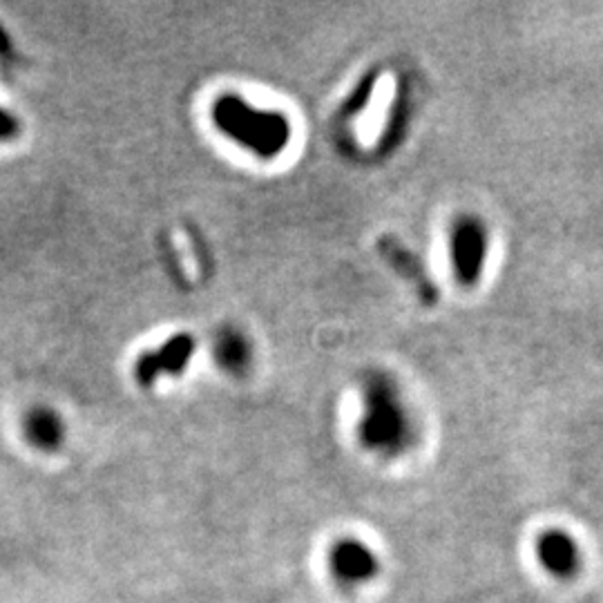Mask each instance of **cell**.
Segmentation results:
<instances>
[{
	"mask_svg": "<svg viewBox=\"0 0 603 603\" xmlns=\"http://www.w3.org/2000/svg\"><path fill=\"white\" fill-rule=\"evenodd\" d=\"M536 559L557 579H570L581 566L579 545L568 532L548 530L536 539Z\"/></svg>",
	"mask_w": 603,
	"mask_h": 603,
	"instance_id": "obj_6",
	"label": "cell"
},
{
	"mask_svg": "<svg viewBox=\"0 0 603 603\" xmlns=\"http://www.w3.org/2000/svg\"><path fill=\"white\" fill-rule=\"evenodd\" d=\"M195 338L188 333H177L166 340L161 347L141 353V358L134 365V378L139 385L150 387L161 376H179L190 365L195 356Z\"/></svg>",
	"mask_w": 603,
	"mask_h": 603,
	"instance_id": "obj_4",
	"label": "cell"
},
{
	"mask_svg": "<svg viewBox=\"0 0 603 603\" xmlns=\"http://www.w3.org/2000/svg\"><path fill=\"white\" fill-rule=\"evenodd\" d=\"M14 56H16V50H14L12 38H9V34L3 30V25H0V59L12 61Z\"/></svg>",
	"mask_w": 603,
	"mask_h": 603,
	"instance_id": "obj_10",
	"label": "cell"
},
{
	"mask_svg": "<svg viewBox=\"0 0 603 603\" xmlns=\"http://www.w3.org/2000/svg\"><path fill=\"white\" fill-rule=\"evenodd\" d=\"M21 132V121L0 105V139H14Z\"/></svg>",
	"mask_w": 603,
	"mask_h": 603,
	"instance_id": "obj_9",
	"label": "cell"
},
{
	"mask_svg": "<svg viewBox=\"0 0 603 603\" xmlns=\"http://www.w3.org/2000/svg\"><path fill=\"white\" fill-rule=\"evenodd\" d=\"M215 356H217L219 365H222L224 369L237 373L248 365V360H251V351H248L244 335H239L235 331H226L219 335Z\"/></svg>",
	"mask_w": 603,
	"mask_h": 603,
	"instance_id": "obj_8",
	"label": "cell"
},
{
	"mask_svg": "<svg viewBox=\"0 0 603 603\" xmlns=\"http://www.w3.org/2000/svg\"><path fill=\"white\" fill-rule=\"evenodd\" d=\"M487 228L478 217H458L449 231V257L458 282L463 286L478 284L487 260Z\"/></svg>",
	"mask_w": 603,
	"mask_h": 603,
	"instance_id": "obj_3",
	"label": "cell"
},
{
	"mask_svg": "<svg viewBox=\"0 0 603 603\" xmlns=\"http://www.w3.org/2000/svg\"><path fill=\"white\" fill-rule=\"evenodd\" d=\"M329 570L342 586H365L378 577L380 559L369 543L347 536L329 550Z\"/></svg>",
	"mask_w": 603,
	"mask_h": 603,
	"instance_id": "obj_5",
	"label": "cell"
},
{
	"mask_svg": "<svg viewBox=\"0 0 603 603\" xmlns=\"http://www.w3.org/2000/svg\"><path fill=\"white\" fill-rule=\"evenodd\" d=\"M210 117L219 132L260 159L280 157L293 137L291 121L282 112L262 110L237 94L219 97Z\"/></svg>",
	"mask_w": 603,
	"mask_h": 603,
	"instance_id": "obj_1",
	"label": "cell"
},
{
	"mask_svg": "<svg viewBox=\"0 0 603 603\" xmlns=\"http://www.w3.org/2000/svg\"><path fill=\"white\" fill-rule=\"evenodd\" d=\"M25 434L38 449H56L65 438V425L54 409L36 407L25 418Z\"/></svg>",
	"mask_w": 603,
	"mask_h": 603,
	"instance_id": "obj_7",
	"label": "cell"
},
{
	"mask_svg": "<svg viewBox=\"0 0 603 603\" xmlns=\"http://www.w3.org/2000/svg\"><path fill=\"white\" fill-rule=\"evenodd\" d=\"M360 443L380 456H400L414 440V425L398 387L382 373H373L362 389Z\"/></svg>",
	"mask_w": 603,
	"mask_h": 603,
	"instance_id": "obj_2",
	"label": "cell"
}]
</instances>
